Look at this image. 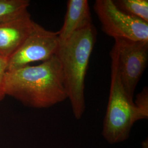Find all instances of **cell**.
<instances>
[{
    "mask_svg": "<svg viewBox=\"0 0 148 148\" xmlns=\"http://www.w3.org/2000/svg\"><path fill=\"white\" fill-rule=\"evenodd\" d=\"M36 23L28 10L14 18L0 22V57L8 60L30 34Z\"/></svg>",
    "mask_w": 148,
    "mask_h": 148,
    "instance_id": "cell-7",
    "label": "cell"
},
{
    "mask_svg": "<svg viewBox=\"0 0 148 148\" xmlns=\"http://www.w3.org/2000/svg\"><path fill=\"white\" fill-rule=\"evenodd\" d=\"M111 84L108 104L103 122L102 136L110 144L128 139L136 122L147 119L148 114L138 109L122 86L115 54L110 52Z\"/></svg>",
    "mask_w": 148,
    "mask_h": 148,
    "instance_id": "cell-3",
    "label": "cell"
},
{
    "mask_svg": "<svg viewBox=\"0 0 148 148\" xmlns=\"http://www.w3.org/2000/svg\"><path fill=\"white\" fill-rule=\"evenodd\" d=\"M87 0H68L63 25L57 32L61 41L68 39L75 32L92 25Z\"/></svg>",
    "mask_w": 148,
    "mask_h": 148,
    "instance_id": "cell-8",
    "label": "cell"
},
{
    "mask_svg": "<svg viewBox=\"0 0 148 148\" xmlns=\"http://www.w3.org/2000/svg\"><path fill=\"white\" fill-rule=\"evenodd\" d=\"M96 37V29L92 24L65 40H59L55 54L61 65L68 99L77 120L81 119L86 109L85 78Z\"/></svg>",
    "mask_w": 148,
    "mask_h": 148,
    "instance_id": "cell-2",
    "label": "cell"
},
{
    "mask_svg": "<svg viewBox=\"0 0 148 148\" xmlns=\"http://www.w3.org/2000/svg\"><path fill=\"white\" fill-rule=\"evenodd\" d=\"M134 103L138 109L148 115V87H145L143 90L138 94L136 99Z\"/></svg>",
    "mask_w": 148,
    "mask_h": 148,
    "instance_id": "cell-11",
    "label": "cell"
},
{
    "mask_svg": "<svg viewBox=\"0 0 148 148\" xmlns=\"http://www.w3.org/2000/svg\"><path fill=\"white\" fill-rule=\"evenodd\" d=\"M30 3L28 0H0V22L20 15L27 10Z\"/></svg>",
    "mask_w": 148,
    "mask_h": 148,
    "instance_id": "cell-10",
    "label": "cell"
},
{
    "mask_svg": "<svg viewBox=\"0 0 148 148\" xmlns=\"http://www.w3.org/2000/svg\"><path fill=\"white\" fill-rule=\"evenodd\" d=\"M111 51L116 59L122 86L133 99L136 88L148 65V41L115 38Z\"/></svg>",
    "mask_w": 148,
    "mask_h": 148,
    "instance_id": "cell-4",
    "label": "cell"
},
{
    "mask_svg": "<svg viewBox=\"0 0 148 148\" xmlns=\"http://www.w3.org/2000/svg\"><path fill=\"white\" fill-rule=\"evenodd\" d=\"M7 68V60L0 57V103L6 96L5 90V79Z\"/></svg>",
    "mask_w": 148,
    "mask_h": 148,
    "instance_id": "cell-12",
    "label": "cell"
},
{
    "mask_svg": "<svg viewBox=\"0 0 148 148\" xmlns=\"http://www.w3.org/2000/svg\"><path fill=\"white\" fill-rule=\"evenodd\" d=\"M114 4L128 16L148 23V0H116Z\"/></svg>",
    "mask_w": 148,
    "mask_h": 148,
    "instance_id": "cell-9",
    "label": "cell"
},
{
    "mask_svg": "<svg viewBox=\"0 0 148 148\" xmlns=\"http://www.w3.org/2000/svg\"><path fill=\"white\" fill-rule=\"evenodd\" d=\"M142 148H148V139L147 138L142 143Z\"/></svg>",
    "mask_w": 148,
    "mask_h": 148,
    "instance_id": "cell-13",
    "label": "cell"
},
{
    "mask_svg": "<svg viewBox=\"0 0 148 148\" xmlns=\"http://www.w3.org/2000/svg\"><path fill=\"white\" fill-rule=\"evenodd\" d=\"M59 43L57 32L46 30L36 23L21 46L7 60V71L51 58L56 53Z\"/></svg>",
    "mask_w": 148,
    "mask_h": 148,
    "instance_id": "cell-6",
    "label": "cell"
},
{
    "mask_svg": "<svg viewBox=\"0 0 148 148\" xmlns=\"http://www.w3.org/2000/svg\"><path fill=\"white\" fill-rule=\"evenodd\" d=\"M5 90L6 96L35 109L49 108L68 99L62 66L56 55L39 65L7 71Z\"/></svg>",
    "mask_w": 148,
    "mask_h": 148,
    "instance_id": "cell-1",
    "label": "cell"
},
{
    "mask_svg": "<svg viewBox=\"0 0 148 148\" xmlns=\"http://www.w3.org/2000/svg\"><path fill=\"white\" fill-rule=\"evenodd\" d=\"M94 10L107 35L132 41H148V23L128 16L113 0H96Z\"/></svg>",
    "mask_w": 148,
    "mask_h": 148,
    "instance_id": "cell-5",
    "label": "cell"
}]
</instances>
